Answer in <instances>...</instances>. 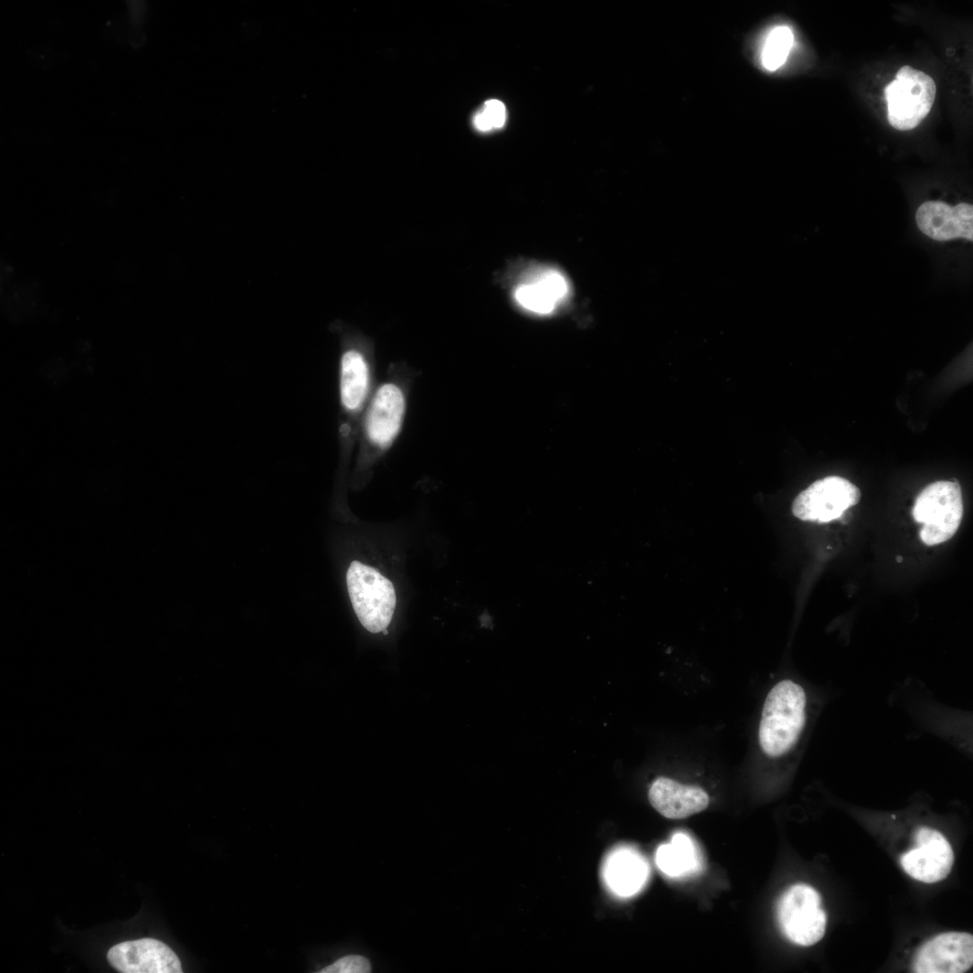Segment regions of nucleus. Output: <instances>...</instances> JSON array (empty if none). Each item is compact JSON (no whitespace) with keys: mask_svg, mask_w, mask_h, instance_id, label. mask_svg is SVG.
<instances>
[{"mask_svg":"<svg viewBox=\"0 0 973 973\" xmlns=\"http://www.w3.org/2000/svg\"><path fill=\"white\" fill-rule=\"evenodd\" d=\"M909 232L923 248L936 269L957 283L971 276L973 257V205L964 198L935 196L912 207Z\"/></svg>","mask_w":973,"mask_h":973,"instance_id":"f257e3e1","label":"nucleus"},{"mask_svg":"<svg viewBox=\"0 0 973 973\" xmlns=\"http://www.w3.org/2000/svg\"><path fill=\"white\" fill-rule=\"evenodd\" d=\"M812 699L799 682L784 678L768 691L761 710L758 740L761 752L770 759L796 753L812 715Z\"/></svg>","mask_w":973,"mask_h":973,"instance_id":"f03ea898","label":"nucleus"},{"mask_svg":"<svg viewBox=\"0 0 973 973\" xmlns=\"http://www.w3.org/2000/svg\"><path fill=\"white\" fill-rule=\"evenodd\" d=\"M349 596L360 623L377 633L389 625L396 607V592L389 579L376 568L352 561L346 574Z\"/></svg>","mask_w":973,"mask_h":973,"instance_id":"7ed1b4c3","label":"nucleus"},{"mask_svg":"<svg viewBox=\"0 0 973 973\" xmlns=\"http://www.w3.org/2000/svg\"><path fill=\"white\" fill-rule=\"evenodd\" d=\"M963 515L961 489L956 481H937L917 496L913 516L923 523L920 538L927 545L950 540L957 532Z\"/></svg>","mask_w":973,"mask_h":973,"instance_id":"20e7f679","label":"nucleus"},{"mask_svg":"<svg viewBox=\"0 0 973 973\" xmlns=\"http://www.w3.org/2000/svg\"><path fill=\"white\" fill-rule=\"evenodd\" d=\"M887 120L899 131L918 126L931 111L936 95L933 79L910 66L902 67L884 89Z\"/></svg>","mask_w":973,"mask_h":973,"instance_id":"39448f33","label":"nucleus"},{"mask_svg":"<svg viewBox=\"0 0 973 973\" xmlns=\"http://www.w3.org/2000/svg\"><path fill=\"white\" fill-rule=\"evenodd\" d=\"M818 892L805 884L790 887L781 896L777 918L785 935L796 944L811 946L824 935L826 914Z\"/></svg>","mask_w":973,"mask_h":973,"instance_id":"423d86ee","label":"nucleus"},{"mask_svg":"<svg viewBox=\"0 0 973 973\" xmlns=\"http://www.w3.org/2000/svg\"><path fill=\"white\" fill-rule=\"evenodd\" d=\"M859 498L855 485L846 478L830 476L802 491L793 502L792 512L803 521L828 523L840 518Z\"/></svg>","mask_w":973,"mask_h":973,"instance_id":"0eeeda50","label":"nucleus"},{"mask_svg":"<svg viewBox=\"0 0 973 973\" xmlns=\"http://www.w3.org/2000/svg\"><path fill=\"white\" fill-rule=\"evenodd\" d=\"M915 847L900 858L904 870L924 883L944 879L952 868L954 853L948 840L938 831L920 827L914 833Z\"/></svg>","mask_w":973,"mask_h":973,"instance_id":"6e6552de","label":"nucleus"},{"mask_svg":"<svg viewBox=\"0 0 973 973\" xmlns=\"http://www.w3.org/2000/svg\"><path fill=\"white\" fill-rule=\"evenodd\" d=\"M973 965V936L968 932H944L924 942L914 959L917 973H962Z\"/></svg>","mask_w":973,"mask_h":973,"instance_id":"1a4fd4ad","label":"nucleus"},{"mask_svg":"<svg viewBox=\"0 0 973 973\" xmlns=\"http://www.w3.org/2000/svg\"><path fill=\"white\" fill-rule=\"evenodd\" d=\"M107 959L123 973H180L182 967L176 953L160 941L144 938L113 946Z\"/></svg>","mask_w":973,"mask_h":973,"instance_id":"9d476101","label":"nucleus"},{"mask_svg":"<svg viewBox=\"0 0 973 973\" xmlns=\"http://www.w3.org/2000/svg\"><path fill=\"white\" fill-rule=\"evenodd\" d=\"M405 411V395L394 383L380 386L371 399L364 420V433L370 444L386 448L399 432Z\"/></svg>","mask_w":973,"mask_h":973,"instance_id":"9b49d317","label":"nucleus"},{"mask_svg":"<svg viewBox=\"0 0 973 973\" xmlns=\"http://www.w3.org/2000/svg\"><path fill=\"white\" fill-rule=\"evenodd\" d=\"M369 383L370 369L365 352L358 345L349 344L339 364V401L344 419L341 429L361 411Z\"/></svg>","mask_w":973,"mask_h":973,"instance_id":"f8f14e48","label":"nucleus"},{"mask_svg":"<svg viewBox=\"0 0 973 973\" xmlns=\"http://www.w3.org/2000/svg\"><path fill=\"white\" fill-rule=\"evenodd\" d=\"M648 796L652 807L668 819L688 817L704 811L709 805V796L703 788L665 777L651 783Z\"/></svg>","mask_w":973,"mask_h":973,"instance_id":"ddd939ff","label":"nucleus"},{"mask_svg":"<svg viewBox=\"0 0 973 973\" xmlns=\"http://www.w3.org/2000/svg\"><path fill=\"white\" fill-rule=\"evenodd\" d=\"M568 293V285L561 273L547 270L533 280L519 284L513 291L518 305L531 312L547 314Z\"/></svg>","mask_w":973,"mask_h":973,"instance_id":"4468645a","label":"nucleus"},{"mask_svg":"<svg viewBox=\"0 0 973 973\" xmlns=\"http://www.w3.org/2000/svg\"><path fill=\"white\" fill-rule=\"evenodd\" d=\"M647 873V866L641 857L628 849L613 852L605 867L607 884L620 896L636 893L644 884Z\"/></svg>","mask_w":973,"mask_h":973,"instance_id":"2eb2a0df","label":"nucleus"},{"mask_svg":"<svg viewBox=\"0 0 973 973\" xmlns=\"http://www.w3.org/2000/svg\"><path fill=\"white\" fill-rule=\"evenodd\" d=\"M696 861L691 840L681 832L674 834L669 843L659 846L656 853L658 867L671 877L693 870Z\"/></svg>","mask_w":973,"mask_h":973,"instance_id":"dca6fc26","label":"nucleus"},{"mask_svg":"<svg viewBox=\"0 0 973 973\" xmlns=\"http://www.w3.org/2000/svg\"><path fill=\"white\" fill-rule=\"evenodd\" d=\"M794 35L786 25L773 28L768 34L760 52V61L764 68L775 71L787 60L793 46Z\"/></svg>","mask_w":973,"mask_h":973,"instance_id":"f3484780","label":"nucleus"},{"mask_svg":"<svg viewBox=\"0 0 973 973\" xmlns=\"http://www.w3.org/2000/svg\"><path fill=\"white\" fill-rule=\"evenodd\" d=\"M371 969L369 960L360 955H347L337 959L328 967L323 968L321 973H367Z\"/></svg>","mask_w":973,"mask_h":973,"instance_id":"a211bd4d","label":"nucleus"},{"mask_svg":"<svg viewBox=\"0 0 973 973\" xmlns=\"http://www.w3.org/2000/svg\"><path fill=\"white\" fill-rule=\"evenodd\" d=\"M482 111L489 119L493 129H499L504 126L506 120V110L501 101L496 99L487 100L484 104Z\"/></svg>","mask_w":973,"mask_h":973,"instance_id":"6ab92c4d","label":"nucleus"},{"mask_svg":"<svg viewBox=\"0 0 973 973\" xmlns=\"http://www.w3.org/2000/svg\"><path fill=\"white\" fill-rule=\"evenodd\" d=\"M473 122L475 127L480 132H488L493 129L489 119L482 110L476 114Z\"/></svg>","mask_w":973,"mask_h":973,"instance_id":"aec40b11","label":"nucleus"},{"mask_svg":"<svg viewBox=\"0 0 973 973\" xmlns=\"http://www.w3.org/2000/svg\"><path fill=\"white\" fill-rule=\"evenodd\" d=\"M896 559H897V561H898V562H902V559H902V557H901V556H897V557H896Z\"/></svg>","mask_w":973,"mask_h":973,"instance_id":"412c9836","label":"nucleus"},{"mask_svg":"<svg viewBox=\"0 0 973 973\" xmlns=\"http://www.w3.org/2000/svg\"><path fill=\"white\" fill-rule=\"evenodd\" d=\"M383 632H384L385 634H386V633H387V631H386V629H385V630L383 631Z\"/></svg>","mask_w":973,"mask_h":973,"instance_id":"4be33fe9","label":"nucleus"}]
</instances>
